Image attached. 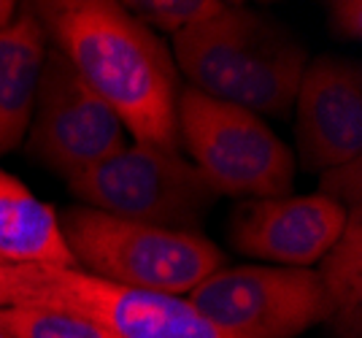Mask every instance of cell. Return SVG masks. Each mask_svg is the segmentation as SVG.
Segmentation results:
<instances>
[{
    "label": "cell",
    "mask_w": 362,
    "mask_h": 338,
    "mask_svg": "<svg viewBox=\"0 0 362 338\" xmlns=\"http://www.w3.org/2000/svg\"><path fill=\"white\" fill-rule=\"evenodd\" d=\"M225 3H219V0H138V3H124V8L136 16L138 22H144L149 30L157 28V30L170 33V35L206 22Z\"/></svg>",
    "instance_id": "9a60e30c"
},
{
    "label": "cell",
    "mask_w": 362,
    "mask_h": 338,
    "mask_svg": "<svg viewBox=\"0 0 362 338\" xmlns=\"http://www.w3.org/2000/svg\"><path fill=\"white\" fill-rule=\"evenodd\" d=\"M16 3L14 0H0V30H6L11 25V19L16 16Z\"/></svg>",
    "instance_id": "ac0fdd59"
},
{
    "label": "cell",
    "mask_w": 362,
    "mask_h": 338,
    "mask_svg": "<svg viewBox=\"0 0 362 338\" xmlns=\"http://www.w3.org/2000/svg\"><path fill=\"white\" fill-rule=\"evenodd\" d=\"M33 11L136 144L179 152V74L144 22L108 0L38 3Z\"/></svg>",
    "instance_id": "6da1fadb"
},
{
    "label": "cell",
    "mask_w": 362,
    "mask_h": 338,
    "mask_svg": "<svg viewBox=\"0 0 362 338\" xmlns=\"http://www.w3.org/2000/svg\"><path fill=\"white\" fill-rule=\"evenodd\" d=\"M78 268L130 290L181 298L225 268V252L200 233L130 222L87 206L60 216Z\"/></svg>",
    "instance_id": "277c9868"
},
{
    "label": "cell",
    "mask_w": 362,
    "mask_h": 338,
    "mask_svg": "<svg viewBox=\"0 0 362 338\" xmlns=\"http://www.w3.org/2000/svg\"><path fill=\"white\" fill-rule=\"evenodd\" d=\"M319 281L330 298V320L341 333H360L362 320V209H351L335 244L319 260Z\"/></svg>",
    "instance_id": "4fadbf2b"
},
{
    "label": "cell",
    "mask_w": 362,
    "mask_h": 338,
    "mask_svg": "<svg viewBox=\"0 0 362 338\" xmlns=\"http://www.w3.org/2000/svg\"><path fill=\"white\" fill-rule=\"evenodd\" d=\"M354 338H357V336H354Z\"/></svg>",
    "instance_id": "ffe728a7"
},
{
    "label": "cell",
    "mask_w": 362,
    "mask_h": 338,
    "mask_svg": "<svg viewBox=\"0 0 362 338\" xmlns=\"http://www.w3.org/2000/svg\"><path fill=\"white\" fill-rule=\"evenodd\" d=\"M0 333L8 338H117L65 314L16 306H0Z\"/></svg>",
    "instance_id": "5bb4252c"
},
{
    "label": "cell",
    "mask_w": 362,
    "mask_h": 338,
    "mask_svg": "<svg viewBox=\"0 0 362 338\" xmlns=\"http://www.w3.org/2000/svg\"><path fill=\"white\" fill-rule=\"evenodd\" d=\"M295 139L305 168L327 170L362 152V74L344 57H317L305 65L295 95Z\"/></svg>",
    "instance_id": "30bf717a"
},
{
    "label": "cell",
    "mask_w": 362,
    "mask_h": 338,
    "mask_svg": "<svg viewBox=\"0 0 362 338\" xmlns=\"http://www.w3.org/2000/svg\"><path fill=\"white\" fill-rule=\"evenodd\" d=\"M124 144L117 114L92 93L60 49H49L33 106L30 152L68 179Z\"/></svg>",
    "instance_id": "ba28073f"
},
{
    "label": "cell",
    "mask_w": 362,
    "mask_h": 338,
    "mask_svg": "<svg viewBox=\"0 0 362 338\" xmlns=\"http://www.w3.org/2000/svg\"><path fill=\"white\" fill-rule=\"evenodd\" d=\"M0 260L78 268L60 216L16 176L0 168Z\"/></svg>",
    "instance_id": "7c38bea8"
},
{
    "label": "cell",
    "mask_w": 362,
    "mask_h": 338,
    "mask_svg": "<svg viewBox=\"0 0 362 338\" xmlns=\"http://www.w3.org/2000/svg\"><path fill=\"white\" fill-rule=\"evenodd\" d=\"M173 54L192 90L257 117H287L305 74V49L271 16L246 6H222L176 33Z\"/></svg>",
    "instance_id": "7a4b0ae2"
},
{
    "label": "cell",
    "mask_w": 362,
    "mask_h": 338,
    "mask_svg": "<svg viewBox=\"0 0 362 338\" xmlns=\"http://www.w3.org/2000/svg\"><path fill=\"white\" fill-rule=\"evenodd\" d=\"M330 22L338 35L357 41L362 35V3L360 0H338V3H330Z\"/></svg>",
    "instance_id": "e0dca14e"
},
{
    "label": "cell",
    "mask_w": 362,
    "mask_h": 338,
    "mask_svg": "<svg viewBox=\"0 0 362 338\" xmlns=\"http://www.w3.org/2000/svg\"><path fill=\"white\" fill-rule=\"evenodd\" d=\"M0 338H8V336H3V333H0Z\"/></svg>",
    "instance_id": "d6986e66"
},
{
    "label": "cell",
    "mask_w": 362,
    "mask_h": 338,
    "mask_svg": "<svg viewBox=\"0 0 362 338\" xmlns=\"http://www.w3.org/2000/svg\"><path fill=\"white\" fill-rule=\"evenodd\" d=\"M187 303L233 338H292L332 314L317 271L287 265L219 268Z\"/></svg>",
    "instance_id": "52a82bcc"
},
{
    "label": "cell",
    "mask_w": 362,
    "mask_h": 338,
    "mask_svg": "<svg viewBox=\"0 0 362 338\" xmlns=\"http://www.w3.org/2000/svg\"><path fill=\"white\" fill-rule=\"evenodd\" d=\"M346 214L325 195L255 198L233 211L230 241L259 260L308 268L325 257L346 225Z\"/></svg>",
    "instance_id": "9c48e42d"
},
{
    "label": "cell",
    "mask_w": 362,
    "mask_h": 338,
    "mask_svg": "<svg viewBox=\"0 0 362 338\" xmlns=\"http://www.w3.org/2000/svg\"><path fill=\"white\" fill-rule=\"evenodd\" d=\"M65 182L87 209L168 231L197 233L216 200L200 170L179 152L144 144H124Z\"/></svg>",
    "instance_id": "5b68a950"
},
{
    "label": "cell",
    "mask_w": 362,
    "mask_h": 338,
    "mask_svg": "<svg viewBox=\"0 0 362 338\" xmlns=\"http://www.w3.org/2000/svg\"><path fill=\"white\" fill-rule=\"evenodd\" d=\"M46 30L33 8L16 11L0 30V154L25 139L46 60Z\"/></svg>",
    "instance_id": "8fae6325"
},
{
    "label": "cell",
    "mask_w": 362,
    "mask_h": 338,
    "mask_svg": "<svg viewBox=\"0 0 362 338\" xmlns=\"http://www.w3.org/2000/svg\"><path fill=\"white\" fill-rule=\"evenodd\" d=\"M0 306L65 314L117 338H233L184 298L130 290L84 268L0 260Z\"/></svg>",
    "instance_id": "3957f363"
},
{
    "label": "cell",
    "mask_w": 362,
    "mask_h": 338,
    "mask_svg": "<svg viewBox=\"0 0 362 338\" xmlns=\"http://www.w3.org/2000/svg\"><path fill=\"white\" fill-rule=\"evenodd\" d=\"M179 141L216 195L281 198L295 179L289 146L257 114L197 90L179 95Z\"/></svg>",
    "instance_id": "8992f818"
},
{
    "label": "cell",
    "mask_w": 362,
    "mask_h": 338,
    "mask_svg": "<svg viewBox=\"0 0 362 338\" xmlns=\"http://www.w3.org/2000/svg\"><path fill=\"white\" fill-rule=\"evenodd\" d=\"M319 195L330 198L332 203H338L344 211L351 209H362V163L349 160L344 165H332L322 173L319 182Z\"/></svg>",
    "instance_id": "2e32d148"
}]
</instances>
